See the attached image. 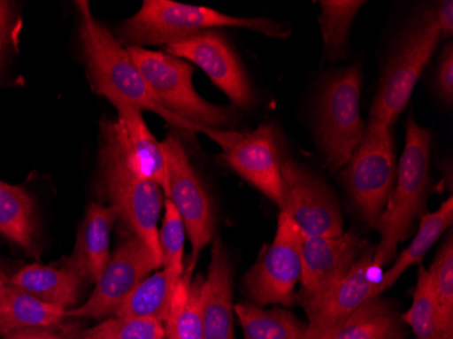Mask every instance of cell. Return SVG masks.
<instances>
[{
  "instance_id": "cell-3",
  "label": "cell",
  "mask_w": 453,
  "mask_h": 339,
  "mask_svg": "<svg viewBox=\"0 0 453 339\" xmlns=\"http://www.w3.org/2000/svg\"><path fill=\"white\" fill-rule=\"evenodd\" d=\"M430 148L432 132L422 128L413 116H409L396 183L376 226L380 235L373 252L376 269L395 259L399 243L409 238L416 221L426 213L430 190Z\"/></svg>"
},
{
  "instance_id": "cell-16",
  "label": "cell",
  "mask_w": 453,
  "mask_h": 339,
  "mask_svg": "<svg viewBox=\"0 0 453 339\" xmlns=\"http://www.w3.org/2000/svg\"><path fill=\"white\" fill-rule=\"evenodd\" d=\"M368 242L349 231L333 238H304L302 246V292L299 299L322 295L348 274Z\"/></svg>"
},
{
  "instance_id": "cell-28",
  "label": "cell",
  "mask_w": 453,
  "mask_h": 339,
  "mask_svg": "<svg viewBox=\"0 0 453 339\" xmlns=\"http://www.w3.org/2000/svg\"><path fill=\"white\" fill-rule=\"evenodd\" d=\"M366 2L364 0H322L319 24L323 48L328 60H341L348 52L353 20Z\"/></svg>"
},
{
  "instance_id": "cell-33",
  "label": "cell",
  "mask_w": 453,
  "mask_h": 339,
  "mask_svg": "<svg viewBox=\"0 0 453 339\" xmlns=\"http://www.w3.org/2000/svg\"><path fill=\"white\" fill-rule=\"evenodd\" d=\"M17 27V12H15L14 4L0 0V73L4 70L7 52L14 40Z\"/></svg>"
},
{
  "instance_id": "cell-27",
  "label": "cell",
  "mask_w": 453,
  "mask_h": 339,
  "mask_svg": "<svg viewBox=\"0 0 453 339\" xmlns=\"http://www.w3.org/2000/svg\"><path fill=\"white\" fill-rule=\"evenodd\" d=\"M244 339H308L307 323L284 308L264 310L256 304L234 305Z\"/></svg>"
},
{
  "instance_id": "cell-19",
  "label": "cell",
  "mask_w": 453,
  "mask_h": 339,
  "mask_svg": "<svg viewBox=\"0 0 453 339\" xmlns=\"http://www.w3.org/2000/svg\"><path fill=\"white\" fill-rule=\"evenodd\" d=\"M116 109L117 132L129 165L137 174L157 183L166 195L167 166L162 143L150 131L142 111L129 104H119Z\"/></svg>"
},
{
  "instance_id": "cell-5",
  "label": "cell",
  "mask_w": 453,
  "mask_h": 339,
  "mask_svg": "<svg viewBox=\"0 0 453 339\" xmlns=\"http://www.w3.org/2000/svg\"><path fill=\"white\" fill-rule=\"evenodd\" d=\"M441 40L434 9L414 18L404 27L384 67L369 119L393 128Z\"/></svg>"
},
{
  "instance_id": "cell-25",
  "label": "cell",
  "mask_w": 453,
  "mask_h": 339,
  "mask_svg": "<svg viewBox=\"0 0 453 339\" xmlns=\"http://www.w3.org/2000/svg\"><path fill=\"white\" fill-rule=\"evenodd\" d=\"M195 267L185 266L173 296L165 330L169 339H205L203 322V288L201 275L192 281Z\"/></svg>"
},
{
  "instance_id": "cell-1",
  "label": "cell",
  "mask_w": 453,
  "mask_h": 339,
  "mask_svg": "<svg viewBox=\"0 0 453 339\" xmlns=\"http://www.w3.org/2000/svg\"><path fill=\"white\" fill-rule=\"evenodd\" d=\"M79 40L85 58L88 81L94 93L105 96L114 104H129L139 111H149L162 117L167 124L188 134H198L200 125L175 116L167 111L150 90L126 47L101 24L91 12L90 4L78 0Z\"/></svg>"
},
{
  "instance_id": "cell-8",
  "label": "cell",
  "mask_w": 453,
  "mask_h": 339,
  "mask_svg": "<svg viewBox=\"0 0 453 339\" xmlns=\"http://www.w3.org/2000/svg\"><path fill=\"white\" fill-rule=\"evenodd\" d=\"M396 173L391 128L369 119L363 142L343 166L342 182L358 215L372 228L376 229L393 195Z\"/></svg>"
},
{
  "instance_id": "cell-14",
  "label": "cell",
  "mask_w": 453,
  "mask_h": 339,
  "mask_svg": "<svg viewBox=\"0 0 453 339\" xmlns=\"http://www.w3.org/2000/svg\"><path fill=\"white\" fill-rule=\"evenodd\" d=\"M165 52L192 61L238 108H250L254 104L253 84L241 58L223 33L205 30L187 40L167 45Z\"/></svg>"
},
{
  "instance_id": "cell-4",
  "label": "cell",
  "mask_w": 453,
  "mask_h": 339,
  "mask_svg": "<svg viewBox=\"0 0 453 339\" xmlns=\"http://www.w3.org/2000/svg\"><path fill=\"white\" fill-rule=\"evenodd\" d=\"M101 134L99 167L111 206L129 232L144 242L162 264L157 221L165 205V193L157 183L142 177L131 167L119 142L116 121L102 122Z\"/></svg>"
},
{
  "instance_id": "cell-29",
  "label": "cell",
  "mask_w": 453,
  "mask_h": 339,
  "mask_svg": "<svg viewBox=\"0 0 453 339\" xmlns=\"http://www.w3.org/2000/svg\"><path fill=\"white\" fill-rule=\"evenodd\" d=\"M429 273L430 287L434 293L439 318L440 339H453V236L437 252Z\"/></svg>"
},
{
  "instance_id": "cell-34",
  "label": "cell",
  "mask_w": 453,
  "mask_h": 339,
  "mask_svg": "<svg viewBox=\"0 0 453 339\" xmlns=\"http://www.w3.org/2000/svg\"><path fill=\"white\" fill-rule=\"evenodd\" d=\"M436 90L445 104L453 102V45L448 42L442 50L436 73Z\"/></svg>"
},
{
  "instance_id": "cell-6",
  "label": "cell",
  "mask_w": 453,
  "mask_h": 339,
  "mask_svg": "<svg viewBox=\"0 0 453 339\" xmlns=\"http://www.w3.org/2000/svg\"><path fill=\"white\" fill-rule=\"evenodd\" d=\"M363 73L358 65L327 76L317 102L315 137L326 166L338 172L363 142L366 122L361 117Z\"/></svg>"
},
{
  "instance_id": "cell-30",
  "label": "cell",
  "mask_w": 453,
  "mask_h": 339,
  "mask_svg": "<svg viewBox=\"0 0 453 339\" xmlns=\"http://www.w3.org/2000/svg\"><path fill=\"white\" fill-rule=\"evenodd\" d=\"M402 320L418 339H440L439 318L430 287L429 273L422 265H419L413 303L402 315Z\"/></svg>"
},
{
  "instance_id": "cell-18",
  "label": "cell",
  "mask_w": 453,
  "mask_h": 339,
  "mask_svg": "<svg viewBox=\"0 0 453 339\" xmlns=\"http://www.w3.org/2000/svg\"><path fill=\"white\" fill-rule=\"evenodd\" d=\"M233 269L223 241L216 238L207 279H203V338L235 339L234 335Z\"/></svg>"
},
{
  "instance_id": "cell-26",
  "label": "cell",
  "mask_w": 453,
  "mask_h": 339,
  "mask_svg": "<svg viewBox=\"0 0 453 339\" xmlns=\"http://www.w3.org/2000/svg\"><path fill=\"white\" fill-rule=\"evenodd\" d=\"M180 277L182 274L165 267L160 272L150 274L134 288L114 316L149 318L165 325Z\"/></svg>"
},
{
  "instance_id": "cell-24",
  "label": "cell",
  "mask_w": 453,
  "mask_h": 339,
  "mask_svg": "<svg viewBox=\"0 0 453 339\" xmlns=\"http://www.w3.org/2000/svg\"><path fill=\"white\" fill-rule=\"evenodd\" d=\"M0 235L38 256L35 200L20 186L0 181Z\"/></svg>"
},
{
  "instance_id": "cell-21",
  "label": "cell",
  "mask_w": 453,
  "mask_h": 339,
  "mask_svg": "<svg viewBox=\"0 0 453 339\" xmlns=\"http://www.w3.org/2000/svg\"><path fill=\"white\" fill-rule=\"evenodd\" d=\"M67 320V310L48 304L7 282L0 288V334L52 328Z\"/></svg>"
},
{
  "instance_id": "cell-11",
  "label": "cell",
  "mask_w": 453,
  "mask_h": 339,
  "mask_svg": "<svg viewBox=\"0 0 453 339\" xmlns=\"http://www.w3.org/2000/svg\"><path fill=\"white\" fill-rule=\"evenodd\" d=\"M162 148L167 166L165 197L172 201L185 224L192 243L190 265L195 267L201 251L215 235L216 216L212 198L196 173L182 140L177 135L170 134L162 143Z\"/></svg>"
},
{
  "instance_id": "cell-9",
  "label": "cell",
  "mask_w": 453,
  "mask_h": 339,
  "mask_svg": "<svg viewBox=\"0 0 453 339\" xmlns=\"http://www.w3.org/2000/svg\"><path fill=\"white\" fill-rule=\"evenodd\" d=\"M303 239L296 224L280 213L273 242L264 247L243 277L244 292L254 304H294L295 288L302 277Z\"/></svg>"
},
{
  "instance_id": "cell-32",
  "label": "cell",
  "mask_w": 453,
  "mask_h": 339,
  "mask_svg": "<svg viewBox=\"0 0 453 339\" xmlns=\"http://www.w3.org/2000/svg\"><path fill=\"white\" fill-rule=\"evenodd\" d=\"M187 228L172 201L165 198V215L159 229L160 257L162 267L183 274V252H185Z\"/></svg>"
},
{
  "instance_id": "cell-12",
  "label": "cell",
  "mask_w": 453,
  "mask_h": 339,
  "mask_svg": "<svg viewBox=\"0 0 453 339\" xmlns=\"http://www.w3.org/2000/svg\"><path fill=\"white\" fill-rule=\"evenodd\" d=\"M162 267L151 250L134 234H127L117 244L93 293L85 304L67 310V320H104L116 313L134 288Z\"/></svg>"
},
{
  "instance_id": "cell-22",
  "label": "cell",
  "mask_w": 453,
  "mask_h": 339,
  "mask_svg": "<svg viewBox=\"0 0 453 339\" xmlns=\"http://www.w3.org/2000/svg\"><path fill=\"white\" fill-rule=\"evenodd\" d=\"M452 221V197L445 200L437 211L432 212V213H429V212L424 213L419 219L418 231H417L413 242L398 257H395L393 266L384 273L383 277L373 290V297L391 289L407 269L421 265L422 259L425 258L427 251L439 241L440 236L447 231Z\"/></svg>"
},
{
  "instance_id": "cell-13",
  "label": "cell",
  "mask_w": 453,
  "mask_h": 339,
  "mask_svg": "<svg viewBox=\"0 0 453 339\" xmlns=\"http://www.w3.org/2000/svg\"><path fill=\"white\" fill-rule=\"evenodd\" d=\"M198 134L220 145L221 159L251 183L269 200L281 201V173L276 134L272 125L265 124L251 132L213 129L200 127Z\"/></svg>"
},
{
  "instance_id": "cell-7",
  "label": "cell",
  "mask_w": 453,
  "mask_h": 339,
  "mask_svg": "<svg viewBox=\"0 0 453 339\" xmlns=\"http://www.w3.org/2000/svg\"><path fill=\"white\" fill-rule=\"evenodd\" d=\"M134 65L157 101L180 119L213 129H231L236 114L233 108L211 104L193 86V67L188 61L166 52L142 47H126Z\"/></svg>"
},
{
  "instance_id": "cell-35",
  "label": "cell",
  "mask_w": 453,
  "mask_h": 339,
  "mask_svg": "<svg viewBox=\"0 0 453 339\" xmlns=\"http://www.w3.org/2000/svg\"><path fill=\"white\" fill-rule=\"evenodd\" d=\"M436 12L437 22H439L440 30H441L442 38L452 37L453 33V2L447 0L442 2L439 7L434 9Z\"/></svg>"
},
{
  "instance_id": "cell-31",
  "label": "cell",
  "mask_w": 453,
  "mask_h": 339,
  "mask_svg": "<svg viewBox=\"0 0 453 339\" xmlns=\"http://www.w3.org/2000/svg\"><path fill=\"white\" fill-rule=\"evenodd\" d=\"M165 325L149 318L113 316L81 333V339H166Z\"/></svg>"
},
{
  "instance_id": "cell-36",
  "label": "cell",
  "mask_w": 453,
  "mask_h": 339,
  "mask_svg": "<svg viewBox=\"0 0 453 339\" xmlns=\"http://www.w3.org/2000/svg\"><path fill=\"white\" fill-rule=\"evenodd\" d=\"M0 335L4 336V339H65L50 328H27V330L9 331Z\"/></svg>"
},
{
  "instance_id": "cell-20",
  "label": "cell",
  "mask_w": 453,
  "mask_h": 339,
  "mask_svg": "<svg viewBox=\"0 0 453 339\" xmlns=\"http://www.w3.org/2000/svg\"><path fill=\"white\" fill-rule=\"evenodd\" d=\"M9 282L35 296L37 299L63 310H70L75 305L86 284L65 265L55 267L40 264L22 267L12 275Z\"/></svg>"
},
{
  "instance_id": "cell-15",
  "label": "cell",
  "mask_w": 453,
  "mask_h": 339,
  "mask_svg": "<svg viewBox=\"0 0 453 339\" xmlns=\"http://www.w3.org/2000/svg\"><path fill=\"white\" fill-rule=\"evenodd\" d=\"M373 252L369 247L348 274L322 295L300 299L308 316V339H322L348 320L366 300L373 297L378 282L373 279Z\"/></svg>"
},
{
  "instance_id": "cell-37",
  "label": "cell",
  "mask_w": 453,
  "mask_h": 339,
  "mask_svg": "<svg viewBox=\"0 0 453 339\" xmlns=\"http://www.w3.org/2000/svg\"><path fill=\"white\" fill-rule=\"evenodd\" d=\"M9 282V279H7L6 275L2 273V270H0V288L4 287V285Z\"/></svg>"
},
{
  "instance_id": "cell-2",
  "label": "cell",
  "mask_w": 453,
  "mask_h": 339,
  "mask_svg": "<svg viewBox=\"0 0 453 339\" xmlns=\"http://www.w3.org/2000/svg\"><path fill=\"white\" fill-rule=\"evenodd\" d=\"M216 27L247 29L273 38H288L292 33L291 27L271 18L235 17L172 0H144L139 12L122 22L119 38L127 47H167Z\"/></svg>"
},
{
  "instance_id": "cell-23",
  "label": "cell",
  "mask_w": 453,
  "mask_h": 339,
  "mask_svg": "<svg viewBox=\"0 0 453 339\" xmlns=\"http://www.w3.org/2000/svg\"><path fill=\"white\" fill-rule=\"evenodd\" d=\"M402 316L380 296L371 297L322 339H404Z\"/></svg>"
},
{
  "instance_id": "cell-17",
  "label": "cell",
  "mask_w": 453,
  "mask_h": 339,
  "mask_svg": "<svg viewBox=\"0 0 453 339\" xmlns=\"http://www.w3.org/2000/svg\"><path fill=\"white\" fill-rule=\"evenodd\" d=\"M119 215L114 206L91 203L79 227L73 254L65 266L85 282H96L111 259V236Z\"/></svg>"
},
{
  "instance_id": "cell-10",
  "label": "cell",
  "mask_w": 453,
  "mask_h": 339,
  "mask_svg": "<svg viewBox=\"0 0 453 339\" xmlns=\"http://www.w3.org/2000/svg\"><path fill=\"white\" fill-rule=\"evenodd\" d=\"M280 213L291 219L304 238L342 235V213L330 188L287 155H280Z\"/></svg>"
}]
</instances>
